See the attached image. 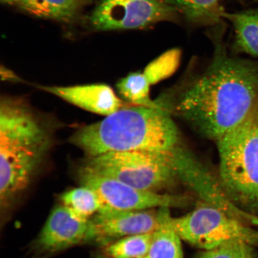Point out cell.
<instances>
[{"instance_id":"7402d4cb","label":"cell","mask_w":258,"mask_h":258,"mask_svg":"<svg viewBox=\"0 0 258 258\" xmlns=\"http://www.w3.org/2000/svg\"><path fill=\"white\" fill-rule=\"evenodd\" d=\"M107 258H111V257H107Z\"/></svg>"},{"instance_id":"44dd1931","label":"cell","mask_w":258,"mask_h":258,"mask_svg":"<svg viewBox=\"0 0 258 258\" xmlns=\"http://www.w3.org/2000/svg\"><path fill=\"white\" fill-rule=\"evenodd\" d=\"M253 249V246L246 242L232 240L203 250L196 258H254Z\"/></svg>"},{"instance_id":"5b68a950","label":"cell","mask_w":258,"mask_h":258,"mask_svg":"<svg viewBox=\"0 0 258 258\" xmlns=\"http://www.w3.org/2000/svg\"><path fill=\"white\" fill-rule=\"evenodd\" d=\"M83 169L150 192H159L178 179L171 151L106 153L89 157Z\"/></svg>"},{"instance_id":"7c38bea8","label":"cell","mask_w":258,"mask_h":258,"mask_svg":"<svg viewBox=\"0 0 258 258\" xmlns=\"http://www.w3.org/2000/svg\"><path fill=\"white\" fill-rule=\"evenodd\" d=\"M42 90L86 111L108 116L122 108L114 90L104 84L70 87L42 86Z\"/></svg>"},{"instance_id":"30bf717a","label":"cell","mask_w":258,"mask_h":258,"mask_svg":"<svg viewBox=\"0 0 258 258\" xmlns=\"http://www.w3.org/2000/svg\"><path fill=\"white\" fill-rule=\"evenodd\" d=\"M164 208L99 212L89 220L88 240L106 242L131 235L153 233L159 227Z\"/></svg>"},{"instance_id":"d6986e66","label":"cell","mask_w":258,"mask_h":258,"mask_svg":"<svg viewBox=\"0 0 258 258\" xmlns=\"http://www.w3.org/2000/svg\"><path fill=\"white\" fill-rule=\"evenodd\" d=\"M153 236V233L121 238L106 247V253L111 258H143L149 250Z\"/></svg>"},{"instance_id":"4fadbf2b","label":"cell","mask_w":258,"mask_h":258,"mask_svg":"<svg viewBox=\"0 0 258 258\" xmlns=\"http://www.w3.org/2000/svg\"><path fill=\"white\" fill-rule=\"evenodd\" d=\"M222 18L233 26L235 52L258 57V9L235 13L225 11Z\"/></svg>"},{"instance_id":"9a60e30c","label":"cell","mask_w":258,"mask_h":258,"mask_svg":"<svg viewBox=\"0 0 258 258\" xmlns=\"http://www.w3.org/2000/svg\"><path fill=\"white\" fill-rule=\"evenodd\" d=\"M192 24L215 26L222 23V0H163Z\"/></svg>"},{"instance_id":"9c48e42d","label":"cell","mask_w":258,"mask_h":258,"mask_svg":"<svg viewBox=\"0 0 258 258\" xmlns=\"http://www.w3.org/2000/svg\"><path fill=\"white\" fill-rule=\"evenodd\" d=\"M171 153L177 178L201 202L215 206L245 224L258 226L257 216L235 205L225 193L219 178L190 151L177 145Z\"/></svg>"},{"instance_id":"ac0fdd59","label":"cell","mask_w":258,"mask_h":258,"mask_svg":"<svg viewBox=\"0 0 258 258\" xmlns=\"http://www.w3.org/2000/svg\"><path fill=\"white\" fill-rule=\"evenodd\" d=\"M151 86L143 72H135L119 81L117 88L125 99L135 105L156 106L159 104H155L150 99Z\"/></svg>"},{"instance_id":"8fae6325","label":"cell","mask_w":258,"mask_h":258,"mask_svg":"<svg viewBox=\"0 0 258 258\" xmlns=\"http://www.w3.org/2000/svg\"><path fill=\"white\" fill-rule=\"evenodd\" d=\"M89 220L77 217L66 206H58L42 229L37 240L38 247L52 252L88 240Z\"/></svg>"},{"instance_id":"277c9868","label":"cell","mask_w":258,"mask_h":258,"mask_svg":"<svg viewBox=\"0 0 258 258\" xmlns=\"http://www.w3.org/2000/svg\"><path fill=\"white\" fill-rule=\"evenodd\" d=\"M257 115L254 112L217 141L222 188L235 205L250 213L258 209Z\"/></svg>"},{"instance_id":"7a4b0ae2","label":"cell","mask_w":258,"mask_h":258,"mask_svg":"<svg viewBox=\"0 0 258 258\" xmlns=\"http://www.w3.org/2000/svg\"><path fill=\"white\" fill-rule=\"evenodd\" d=\"M178 140L175 124L159 105L122 108L101 121L81 128L70 139L88 158L121 151H169Z\"/></svg>"},{"instance_id":"2e32d148","label":"cell","mask_w":258,"mask_h":258,"mask_svg":"<svg viewBox=\"0 0 258 258\" xmlns=\"http://www.w3.org/2000/svg\"><path fill=\"white\" fill-rule=\"evenodd\" d=\"M172 217L170 208H164L161 223L143 258H183L182 239L171 223Z\"/></svg>"},{"instance_id":"ffe728a7","label":"cell","mask_w":258,"mask_h":258,"mask_svg":"<svg viewBox=\"0 0 258 258\" xmlns=\"http://www.w3.org/2000/svg\"><path fill=\"white\" fill-rule=\"evenodd\" d=\"M181 51L177 48L161 54L148 64L143 73L151 85L170 77L179 67Z\"/></svg>"},{"instance_id":"52a82bcc","label":"cell","mask_w":258,"mask_h":258,"mask_svg":"<svg viewBox=\"0 0 258 258\" xmlns=\"http://www.w3.org/2000/svg\"><path fill=\"white\" fill-rule=\"evenodd\" d=\"M80 182L94 191L99 199V212H125L186 206V197L143 191L117 180L82 169Z\"/></svg>"},{"instance_id":"3957f363","label":"cell","mask_w":258,"mask_h":258,"mask_svg":"<svg viewBox=\"0 0 258 258\" xmlns=\"http://www.w3.org/2000/svg\"><path fill=\"white\" fill-rule=\"evenodd\" d=\"M43 122L21 100L0 105V196L7 203L27 188L49 150Z\"/></svg>"},{"instance_id":"ba28073f","label":"cell","mask_w":258,"mask_h":258,"mask_svg":"<svg viewBox=\"0 0 258 258\" xmlns=\"http://www.w3.org/2000/svg\"><path fill=\"white\" fill-rule=\"evenodd\" d=\"M179 14L163 0H101L90 22L96 30H140L174 22Z\"/></svg>"},{"instance_id":"8992f818","label":"cell","mask_w":258,"mask_h":258,"mask_svg":"<svg viewBox=\"0 0 258 258\" xmlns=\"http://www.w3.org/2000/svg\"><path fill=\"white\" fill-rule=\"evenodd\" d=\"M171 223L182 240L203 250L232 240L258 246V231L205 202L182 217H172Z\"/></svg>"},{"instance_id":"e0dca14e","label":"cell","mask_w":258,"mask_h":258,"mask_svg":"<svg viewBox=\"0 0 258 258\" xmlns=\"http://www.w3.org/2000/svg\"><path fill=\"white\" fill-rule=\"evenodd\" d=\"M63 205L69 208L77 217L89 220L98 213L101 208L98 196L88 187L82 186L70 190L61 196Z\"/></svg>"},{"instance_id":"6da1fadb","label":"cell","mask_w":258,"mask_h":258,"mask_svg":"<svg viewBox=\"0 0 258 258\" xmlns=\"http://www.w3.org/2000/svg\"><path fill=\"white\" fill-rule=\"evenodd\" d=\"M222 24L209 33L214 46L211 62L177 105L199 133L217 141L256 112L258 104V61L229 54Z\"/></svg>"},{"instance_id":"5bb4252c","label":"cell","mask_w":258,"mask_h":258,"mask_svg":"<svg viewBox=\"0 0 258 258\" xmlns=\"http://www.w3.org/2000/svg\"><path fill=\"white\" fill-rule=\"evenodd\" d=\"M37 17L69 21L88 4L89 0H2Z\"/></svg>"},{"instance_id":"603a6c76","label":"cell","mask_w":258,"mask_h":258,"mask_svg":"<svg viewBox=\"0 0 258 258\" xmlns=\"http://www.w3.org/2000/svg\"><path fill=\"white\" fill-rule=\"evenodd\" d=\"M257 1L258 2V0H257Z\"/></svg>"}]
</instances>
